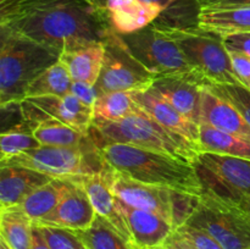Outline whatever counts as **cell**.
I'll return each instance as SVG.
<instances>
[{
    "label": "cell",
    "mask_w": 250,
    "mask_h": 249,
    "mask_svg": "<svg viewBox=\"0 0 250 249\" xmlns=\"http://www.w3.org/2000/svg\"><path fill=\"white\" fill-rule=\"evenodd\" d=\"M249 249H250V248H249Z\"/></svg>",
    "instance_id": "obj_45"
},
{
    "label": "cell",
    "mask_w": 250,
    "mask_h": 249,
    "mask_svg": "<svg viewBox=\"0 0 250 249\" xmlns=\"http://www.w3.org/2000/svg\"><path fill=\"white\" fill-rule=\"evenodd\" d=\"M59 60L53 50L1 29L0 45V106L19 105L31 83Z\"/></svg>",
    "instance_id": "obj_4"
},
{
    "label": "cell",
    "mask_w": 250,
    "mask_h": 249,
    "mask_svg": "<svg viewBox=\"0 0 250 249\" xmlns=\"http://www.w3.org/2000/svg\"><path fill=\"white\" fill-rule=\"evenodd\" d=\"M144 2H148V4H154L159 5V6L163 7L164 10H166L167 7H170L171 5H173L175 2L180 1V0H142Z\"/></svg>",
    "instance_id": "obj_39"
},
{
    "label": "cell",
    "mask_w": 250,
    "mask_h": 249,
    "mask_svg": "<svg viewBox=\"0 0 250 249\" xmlns=\"http://www.w3.org/2000/svg\"><path fill=\"white\" fill-rule=\"evenodd\" d=\"M199 124L233 134L250 141V126L241 112L224 98L219 97L205 85L202 92Z\"/></svg>",
    "instance_id": "obj_19"
},
{
    "label": "cell",
    "mask_w": 250,
    "mask_h": 249,
    "mask_svg": "<svg viewBox=\"0 0 250 249\" xmlns=\"http://www.w3.org/2000/svg\"><path fill=\"white\" fill-rule=\"evenodd\" d=\"M0 164L24 166L54 178L84 177L100 172L107 166L93 137L84 145H41Z\"/></svg>",
    "instance_id": "obj_6"
},
{
    "label": "cell",
    "mask_w": 250,
    "mask_h": 249,
    "mask_svg": "<svg viewBox=\"0 0 250 249\" xmlns=\"http://www.w3.org/2000/svg\"><path fill=\"white\" fill-rule=\"evenodd\" d=\"M203 192L241 203L250 195V160L200 153L194 163Z\"/></svg>",
    "instance_id": "obj_10"
},
{
    "label": "cell",
    "mask_w": 250,
    "mask_h": 249,
    "mask_svg": "<svg viewBox=\"0 0 250 249\" xmlns=\"http://www.w3.org/2000/svg\"><path fill=\"white\" fill-rule=\"evenodd\" d=\"M104 62L95 84L98 97L110 92L146 90L155 82V76L132 55L115 31L104 41Z\"/></svg>",
    "instance_id": "obj_9"
},
{
    "label": "cell",
    "mask_w": 250,
    "mask_h": 249,
    "mask_svg": "<svg viewBox=\"0 0 250 249\" xmlns=\"http://www.w3.org/2000/svg\"><path fill=\"white\" fill-rule=\"evenodd\" d=\"M32 249H51L48 242L44 238L42 229L39 226L33 224V242H32Z\"/></svg>",
    "instance_id": "obj_38"
},
{
    "label": "cell",
    "mask_w": 250,
    "mask_h": 249,
    "mask_svg": "<svg viewBox=\"0 0 250 249\" xmlns=\"http://www.w3.org/2000/svg\"><path fill=\"white\" fill-rule=\"evenodd\" d=\"M95 219L97 212L80 178L77 186L46 216L34 222V225L83 231L89 228Z\"/></svg>",
    "instance_id": "obj_14"
},
{
    "label": "cell",
    "mask_w": 250,
    "mask_h": 249,
    "mask_svg": "<svg viewBox=\"0 0 250 249\" xmlns=\"http://www.w3.org/2000/svg\"><path fill=\"white\" fill-rule=\"evenodd\" d=\"M99 148L114 170L133 180L194 197L203 194L194 164L128 144L105 143Z\"/></svg>",
    "instance_id": "obj_2"
},
{
    "label": "cell",
    "mask_w": 250,
    "mask_h": 249,
    "mask_svg": "<svg viewBox=\"0 0 250 249\" xmlns=\"http://www.w3.org/2000/svg\"><path fill=\"white\" fill-rule=\"evenodd\" d=\"M110 185L117 199L137 209L159 215L173 226L178 192L139 182L112 167L110 168Z\"/></svg>",
    "instance_id": "obj_12"
},
{
    "label": "cell",
    "mask_w": 250,
    "mask_h": 249,
    "mask_svg": "<svg viewBox=\"0 0 250 249\" xmlns=\"http://www.w3.org/2000/svg\"><path fill=\"white\" fill-rule=\"evenodd\" d=\"M21 1H23V0H0V12L7 11Z\"/></svg>",
    "instance_id": "obj_40"
},
{
    "label": "cell",
    "mask_w": 250,
    "mask_h": 249,
    "mask_svg": "<svg viewBox=\"0 0 250 249\" xmlns=\"http://www.w3.org/2000/svg\"><path fill=\"white\" fill-rule=\"evenodd\" d=\"M27 124V122H26ZM34 137L42 145L50 146H81L92 139L89 133H84L68 124L53 120L29 124Z\"/></svg>",
    "instance_id": "obj_26"
},
{
    "label": "cell",
    "mask_w": 250,
    "mask_h": 249,
    "mask_svg": "<svg viewBox=\"0 0 250 249\" xmlns=\"http://www.w3.org/2000/svg\"><path fill=\"white\" fill-rule=\"evenodd\" d=\"M39 228L51 249H87L73 229L53 226H39Z\"/></svg>",
    "instance_id": "obj_33"
},
{
    "label": "cell",
    "mask_w": 250,
    "mask_h": 249,
    "mask_svg": "<svg viewBox=\"0 0 250 249\" xmlns=\"http://www.w3.org/2000/svg\"><path fill=\"white\" fill-rule=\"evenodd\" d=\"M53 178L33 168L0 164V210L21 205L31 193Z\"/></svg>",
    "instance_id": "obj_18"
},
{
    "label": "cell",
    "mask_w": 250,
    "mask_h": 249,
    "mask_svg": "<svg viewBox=\"0 0 250 249\" xmlns=\"http://www.w3.org/2000/svg\"><path fill=\"white\" fill-rule=\"evenodd\" d=\"M186 224L209 233L224 249L250 248V215L239 203L203 192Z\"/></svg>",
    "instance_id": "obj_7"
},
{
    "label": "cell",
    "mask_w": 250,
    "mask_h": 249,
    "mask_svg": "<svg viewBox=\"0 0 250 249\" xmlns=\"http://www.w3.org/2000/svg\"><path fill=\"white\" fill-rule=\"evenodd\" d=\"M76 232L87 249H137L112 225L98 215L89 228Z\"/></svg>",
    "instance_id": "obj_29"
},
{
    "label": "cell",
    "mask_w": 250,
    "mask_h": 249,
    "mask_svg": "<svg viewBox=\"0 0 250 249\" xmlns=\"http://www.w3.org/2000/svg\"><path fill=\"white\" fill-rule=\"evenodd\" d=\"M104 42L63 51L59 59L65 63L73 82L97 84L104 62Z\"/></svg>",
    "instance_id": "obj_22"
},
{
    "label": "cell",
    "mask_w": 250,
    "mask_h": 249,
    "mask_svg": "<svg viewBox=\"0 0 250 249\" xmlns=\"http://www.w3.org/2000/svg\"><path fill=\"white\" fill-rule=\"evenodd\" d=\"M110 168L111 167L107 164L106 167L100 172L81 177V182H82L98 216L112 225L125 238L133 243L126 220L119 208L117 197L115 195L111 185H110Z\"/></svg>",
    "instance_id": "obj_16"
},
{
    "label": "cell",
    "mask_w": 250,
    "mask_h": 249,
    "mask_svg": "<svg viewBox=\"0 0 250 249\" xmlns=\"http://www.w3.org/2000/svg\"><path fill=\"white\" fill-rule=\"evenodd\" d=\"M133 97L139 106L158 124L173 133L185 137L199 149V124L187 119L150 88L146 90H136L133 92Z\"/></svg>",
    "instance_id": "obj_17"
},
{
    "label": "cell",
    "mask_w": 250,
    "mask_h": 249,
    "mask_svg": "<svg viewBox=\"0 0 250 249\" xmlns=\"http://www.w3.org/2000/svg\"><path fill=\"white\" fill-rule=\"evenodd\" d=\"M231 59L232 70L236 75L237 80L246 88L250 89V58L241 51L227 49Z\"/></svg>",
    "instance_id": "obj_34"
},
{
    "label": "cell",
    "mask_w": 250,
    "mask_h": 249,
    "mask_svg": "<svg viewBox=\"0 0 250 249\" xmlns=\"http://www.w3.org/2000/svg\"><path fill=\"white\" fill-rule=\"evenodd\" d=\"M155 249H170V248H166V247L161 246V247H158V248H155Z\"/></svg>",
    "instance_id": "obj_44"
},
{
    "label": "cell",
    "mask_w": 250,
    "mask_h": 249,
    "mask_svg": "<svg viewBox=\"0 0 250 249\" xmlns=\"http://www.w3.org/2000/svg\"><path fill=\"white\" fill-rule=\"evenodd\" d=\"M71 94L75 95L83 104L94 109L95 102L98 99V92L95 84H90V83L85 82H73L72 88H71Z\"/></svg>",
    "instance_id": "obj_35"
},
{
    "label": "cell",
    "mask_w": 250,
    "mask_h": 249,
    "mask_svg": "<svg viewBox=\"0 0 250 249\" xmlns=\"http://www.w3.org/2000/svg\"><path fill=\"white\" fill-rule=\"evenodd\" d=\"M22 121L28 124L46 120L62 122L84 133H89L94 109L70 94L65 97L26 98L19 105Z\"/></svg>",
    "instance_id": "obj_11"
},
{
    "label": "cell",
    "mask_w": 250,
    "mask_h": 249,
    "mask_svg": "<svg viewBox=\"0 0 250 249\" xmlns=\"http://www.w3.org/2000/svg\"><path fill=\"white\" fill-rule=\"evenodd\" d=\"M198 27L224 38L250 33V5L200 9Z\"/></svg>",
    "instance_id": "obj_21"
},
{
    "label": "cell",
    "mask_w": 250,
    "mask_h": 249,
    "mask_svg": "<svg viewBox=\"0 0 250 249\" xmlns=\"http://www.w3.org/2000/svg\"><path fill=\"white\" fill-rule=\"evenodd\" d=\"M0 238L11 249H32L33 221L20 205L0 210Z\"/></svg>",
    "instance_id": "obj_24"
},
{
    "label": "cell",
    "mask_w": 250,
    "mask_h": 249,
    "mask_svg": "<svg viewBox=\"0 0 250 249\" xmlns=\"http://www.w3.org/2000/svg\"><path fill=\"white\" fill-rule=\"evenodd\" d=\"M80 178H53L31 193L20 208L34 224L46 216L77 186Z\"/></svg>",
    "instance_id": "obj_23"
},
{
    "label": "cell",
    "mask_w": 250,
    "mask_h": 249,
    "mask_svg": "<svg viewBox=\"0 0 250 249\" xmlns=\"http://www.w3.org/2000/svg\"><path fill=\"white\" fill-rule=\"evenodd\" d=\"M72 84L73 81L67 67L59 59L31 83L26 98L65 97L71 93Z\"/></svg>",
    "instance_id": "obj_27"
},
{
    "label": "cell",
    "mask_w": 250,
    "mask_h": 249,
    "mask_svg": "<svg viewBox=\"0 0 250 249\" xmlns=\"http://www.w3.org/2000/svg\"><path fill=\"white\" fill-rule=\"evenodd\" d=\"M137 249H155L164 246L173 231V226L165 219L153 212L137 209L117 199Z\"/></svg>",
    "instance_id": "obj_15"
},
{
    "label": "cell",
    "mask_w": 250,
    "mask_h": 249,
    "mask_svg": "<svg viewBox=\"0 0 250 249\" xmlns=\"http://www.w3.org/2000/svg\"><path fill=\"white\" fill-rule=\"evenodd\" d=\"M200 9H212V7H229L250 5V0H195Z\"/></svg>",
    "instance_id": "obj_37"
},
{
    "label": "cell",
    "mask_w": 250,
    "mask_h": 249,
    "mask_svg": "<svg viewBox=\"0 0 250 249\" xmlns=\"http://www.w3.org/2000/svg\"><path fill=\"white\" fill-rule=\"evenodd\" d=\"M0 27L59 56L104 42L114 31L106 11L85 0H23L0 12Z\"/></svg>",
    "instance_id": "obj_1"
},
{
    "label": "cell",
    "mask_w": 250,
    "mask_h": 249,
    "mask_svg": "<svg viewBox=\"0 0 250 249\" xmlns=\"http://www.w3.org/2000/svg\"><path fill=\"white\" fill-rule=\"evenodd\" d=\"M42 144L34 137L32 127L24 121L0 134V163L7 161L31 149L39 148Z\"/></svg>",
    "instance_id": "obj_30"
},
{
    "label": "cell",
    "mask_w": 250,
    "mask_h": 249,
    "mask_svg": "<svg viewBox=\"0 0 250 249\" xmlns=\"http://www.w3.org/2000/svg\"><path fill=\"white\" fill-rule=\"evenodd\" d=\"M112 29L117 34H131L153 24L164 9L142 0H107L105 6Z\"/></svg>",
    "instance_id": "obj_20"
},
{
    "label": "cell",
    "mask_w": 250,
    "mask_h": 249,
    "mask_svg": "<svg viewBox=\"0 0 250 249\" xmlns=\"http://www.w3.org/2000/svg\"><path fill=\"white\" fill-rule=\"evenodd\" d=\"M211 92L231 103L250 126V89L236 84H208Z\"/></svg>",
    "instance_id": "obj_32"
},
{
    "label": "cell",
    "mask_w": 250,
    "mask_h": 249,
    "mask_svg": "<svg viewBox=\"0 0 250 249\" xmlns=\"http://www.w3.org/2000/svg\"><path fill=\"white\" fill-rule=\"evenodd\" d=\"M121 38L132 55L156 78L167 76L200 77L190 67L177 44L155 22L138 32L124 34Z\"/></svg>",
    "instance_id": "obj_8"
},
{
    "label": "cell",
    "mask_w": 250,
    "mask_h": 249,
    "mask_svg": "<svg viewBox=\"0 0 250 249\" xmlns=\"http://www.w3.org/2000/svg\"><path fill=\"white\" fill-rule=\"evenodd\" d=\"M0 249H11V248L7 246V243L4 241V239L0 238Z\"/></svg>",
    "instance_id": "obj_43"
},
{
    "label": "cell",
    "mask_w": 250,
    "mask_h": 249,
    "mask_svg": "<svg viewBox=\"0 0 250 249\" xmlns=\"http://www.w3.org/2000/svg\"><path fill=\"white\" fill-rule=\"evenodd\" d=\"M164 247L170 249H224L209 233L187 224L173 228Z\"/></svg>",
    "instance_id": "obj_31"
},
{
    "label": "cell",
    "mask_w": 250,
    "mask_h": 249,
    "mask_svg": "<svg viewBox=\"0 0 250 249\" xmlns=\"http://www.w3.org/2000/svg\"><path fill=\"white\" fill-rule=\"evenodd\" d=\"M85 1H88L89 4H92L93 6L98 7V9L100 10H104L105 11V6H106L107 0H85Z\"/></svg>",
    "instance_id": "obj_41"
},
{
    "label": "cell",
    "mask_w": 250,
    "mask_h": 249,
    "mask_svg": "<svg viewBox=\"0 0 250 249\" xmlns=\"http://www.w3.org/2000/svg\"><path fill=\"white\" fill-rule=\"evenodd\" d=\"M224 41L227 49L241 51L250 58V33L233 34V36L225 37Z\"/></svg>",
    "instance_id": "obj_36"
},
{
    "label": "cell",
    "mask_w": 250,
    "mask_h": 249,
    "mask_svg": "<svg viewBox=\"0 0 250 249\" xmlns=\"http://www.w3.org/2000/svg\"><path fill=\"white\" fill-rule=\"evenodd\" d=\"M90 136L95 143H122L194 164L200 150L185 137L168 131L146 111L119 121L93 119Z\"/></svg>",
    "instance_id": "obj_3"
},
{
    "label": "cell",
    "mask_w": 250,
    "mask_h": 249,
    "mask_svg": "<svg viewBox=\"0 0 250 249\" xmlns=\"http://www.w3.org/2000/svg\"><path fill=\"white\" fill-rule=\"evenodd\" d=\"M239 204H241L242 208H243V209L246 210V211L250 215V195H248V197L244 198V199L242 200V202L239 203Z\"/></svg>",
    "instance_id": "obj_42"
},
{
    "label": "cell",
    "mask_w": 250,
    "mask_h": 249,
    "mask_svg": "<svg viewBox=\"0 0 250 249\" xmlns=\"http://www.w3.org/2000/svg\"><path fill=\"white\" fill-rule=\"evenodd\" d=\"M155 23L177 44L190 67L208 84L242 85L232 70L224 37L204 31L198 26L176 28L156 21Z\"/></svg>",
    "instance_id": "obj_5"
},
{
    "label": "cell",
    "mask_w": 250,
    "mask_h": 249,
    "mask_svg": "<svg viewBox=\"0 0 250 249\" xmlns=\"http://www.w3.org/2000/svg\"><path fill=\"white\" fill-rule=\"evenodd\" d=\"M200 153H214L250 160V141L199 124Z\"/></svg>",
    "instance_id": "obj_25"
},
{
    "label": "cell",
    "mask_w": 250,
    "mask_h": 249,
    "mask_svg": "<svg viewBox=\"0 0 250 249\" xmlns=\"http://www.w3.org/2000/svg\"><path fill=\"white\" fill-rule=\"evenodd\" d=\"M205 85L207 82L198 76H167L156 78L150 89L199 124L202 92Z\"/></svg>",
    "instance_id": "obj_13"
},
{
    "label": "cell",
    "mask_w": 250,
    "mask_h": 249,
    "mask_svg": "<svg viewBox=\"0 0 250 249\" xmlns=\"http://www.w3.org/2000/svg\"><path fill=\"white\" fill-rule=\"evenodd\" d=\"M144 112L136 102L133 92H110L98 97L94 105V117L119 121Z\"/></svg>",
    "instance_id": "obj_28"
}]
</instances>
